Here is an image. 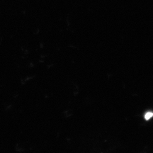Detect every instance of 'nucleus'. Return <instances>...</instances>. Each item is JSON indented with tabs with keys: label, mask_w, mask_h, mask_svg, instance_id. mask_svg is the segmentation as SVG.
Listing matches in <instances>:
<instances>
[{
	"label": "nucleus",
	"mask_w": 153,
	"mask_h": 153,
	"mask_svg": "<svg viewBox=\"0 0 153 153\" xmlns=\"http://www.w3.org/2000/svg\"><path fill=\"white\" fill-rule=\"evenodd\" d=\"M153 117V112L152 111H148L145 113L144 115V118L146 120H149Z\"/></svg>",
	"instance_id": "f257e3e1"
}]
</instances>
